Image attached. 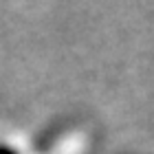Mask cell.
<instances>
[{
	"label": "cell",
	"mask_w": 154,
	"mask_h": 154,
	"mask_svg": "<svg viewBox=\"0 0 154 154\" xmlns=\"http://www.w3.org/2000/svg\"><path fill=\"white\" fill-rule=\"evenodd\" d=\"M0 154H16V152H11V150H0Z\"/></svg>",
	"instance_id": "obj_1"
}]
</instances>
